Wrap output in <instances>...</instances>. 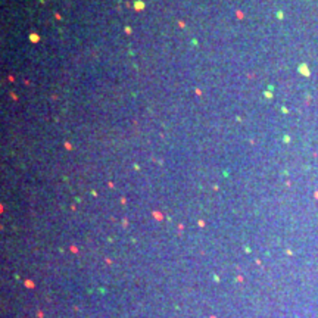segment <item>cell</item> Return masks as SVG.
<instances>
[{
    "label": "cell",
    "mask_w": 318,
    "mask_h": 318,
    "mask_svg": "<svg viewBox=\"0 0 318 318\" xmlns=\"http://www.w3.org/2000/svg\"><path fill=\"white\" fill-rule=\"evenodd\" d=\"M143 6H145V5H143V2H136V3H134V8H136V9H143Z\"/></svg>",
    "instance_id": "6da1fadb"
}]
</instances>
